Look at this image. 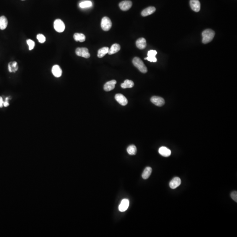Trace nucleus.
I'll return each mask as SVG.
<instances>
[{"instance_id":"f257e3e1","label":"nucleus","mask_w":237,"mask_h":237,"mask_svg":"<svg viewBox=\"0 0 237 237\" xmlns=\"http://www.w3.org/2000/svg\"><path fill=\"white\" fill-rule=\"evenodd\" d=\"M215 32L211 29H207L203 31L202 33V43L206 44L211 42L215 36Z\"/></svg>"},{"instance_id":"f03ea898","label":"nucleus","mask_w":237,"mask_h":237,"mask_svg":"<svg viewBox=\"0 0 237 237\" xmlns=\"http://www.w3.org/2000/svg\"><path fill=\"white\" fill-rule=\"evenodd\" d=\"M134 66L138 69V70L142 73L145 74L148 71L147 68L144 63L143 61L138 57L134 58L132 61Z\"/></svg>"},{"instance_id":"7ed1b4c3","label":"nucleus","mask_w":237,"mask_h":237,"mask_svg":"<svg viewBox=\"0 0 237 237\" xmlns=\"http://www.w3.org/2000/svg\"><path fill=\"white\" fill-rule=\"evenodd\" d=\"M102 29L105 31L109 30L112 27V23L111 20L108 17H104L102 19L101 23Z\"/></svg>"},{"instance_id":"20e7f679","label":"nucleus","mask_w":237,"mask_h":237,"mask_svg":"<svg viewBox=\"0 0 237 237\" xmlns=\"http://www.w3.org/2000/svg\"><path fill=\"white\" fill-rule=\"evenodd\" d=\"M76 54L79 56L82 57L86 59L89 58L90 54L89 50L86 48H77L76 50Z\"/></svg>"},{"instance_id":"39448f33","label":"nucleus","mask_w":237,"mask_h":237,"mask_svg":"<svg viewBox=\"0 0 237 237\" xmlns=\"http://www.w3.org/2000/svg\"><path fill=\"white\" fill-rule=\"evenodd\" d=\"M54 27L58 32L62 33L65 30V25L60 19H57L54 21Z\"/></svg>"},{"instance_id":"423d86ee","label":"nucleus","mask_w":237,"mask_h":237,"mask_svg":"<svg viewBox=\"0 0 237 237\" xmlns=\"http://www.w3.org/2000/svg\"><path fill=\"white\" fill-rule=\"evenodd\" d=\"M151 101L153 104L158 106H162L165 104V100L163 98L156 96L152 97Z\"/></svg>"},{"instance_id":"0eeeda50","label":"nucleus","mask_w":237,"mask_h":237,"mask_svg":"<svg viewBox=\"0 0 237 237\" xmlns=\"http://www.w3.org/2000/svg\"><path fill=\"white\" fill-rule=\"evenodd\" d=\"M132 5V3L130 1H124L119 4V7L121 10L126 11L131 9Z\"/></svg>"},{"instance_id":"6e6552de","label":"nucleus","mask_w":237,"mask_h":237,"mask_svg":"<svg viewBox=\"0 0 237 237\" xmlns=\"http://www.w3.org/2000/svg\"><path fill=\"white\" fill-rule=\"evenodd\" d=\"M116 100L119 103L123 106H125L128 103V100L126 98L121 94H116L115 97Z\"/></svg>"},{"instance_id":"1a4fd4ad","label":"nucleus","mask_w":237,"mask_h":237,"mask_svg":"<svg viewBox=\"0 0 237 237\" xmlns=\"http://www.w3.org/2000/svg\"><path fill=\"white\" fill-rule=\"evenodd\" d=\"M190 4L192 10L195 12H199L200 10L201 4L199 0H191Z\"/></svg>"},{"instance_id":"9d476101","label":"nucleus","mask_w":237,"mask_h":237,"mask_svg":"<svg viewBox=\"0 0 237 237\" xmlns=\"http://www.w3.org/2000/svg\"><path fill=\"white\" fill-rule=\"evenodd\" d=\"M51 72L53 76L59 78L62 75V71L59 65H55L52 67Z\"/></svg>"},{"instance_id":"9b49d317","label":"nucleus","mask_w":237,"mask_h":237,"mask_svg":"<svg viewBox=\"0 0 237 237\" xmlns=\"http://www.w3.org/2000/svg\"><path fill=\"white\" fill-rule=\"evenodd\" d=\"M181 179L178 177H175L171 181L169 184V185L171 189H174L179 187L181 185Z\"/></svg>"},{"instance_id":"f8f14e48","label":"nucleus","mask_w":237,"mask_h":237,"mask_svg":"<svg viewBox=\"0 0 237 237\" xmlns=\"http://www.w3.org/2000/svg\"><path fill=\"white\" fill-rule=\"evenodd\" d=\"M116 84V80H112L108 81L104 85V90L106 91H109L113 90L115 87V85Z\"/></svg>"},{"instance_id":"ddd939ff","label":"nucleus","mask_w":237,"mask_h":237,"mask_svg":"<svg viewBox=\"0 0 237 237\" xmlns=\"http://www.w3.org/2000/svg\"><path fill=\"white\" fill-rule=\"evenodd\" d=\"M129 206V201L127 199H124L119 206V210L120 212H125L127 210Z\"/></svg>"},{"instance_id":"4468645a","label":"nucleus","mask_w":237,"mask_h":237,"mask_svg":"<svg viewBox=\"0 0 237 237\" xmlns=\"http://www.w3.org/2000/svg\"><path fill=\"white\" fill-rule=\"evenodd\" d=\"M136 45L137 48L140 49H144L147 46L146 40L144 38H140L136 42Z\"/></svg>"},{"instance_id":"2eb2a0df","label":"nucleus","mask_w":237,"mask_h":237,"mask_svg":"<svg viewBox=\"0 0 237 237\" xmlns=\"http://www.w3.org/2000/svg\"><path fill=\"white\" fill-rule=\"evenodd\" d=\"M19 69L18 63L16 61L10 62L8 65V69L10 73H15Z\"/></svg>"},{"instance_id":"dca6fc26","label":"nucleus","mask_w":237,"mask_h":237,"mask_svg":"<svg viewBox=\"0 0 237 237\" xmlns=\"http://www.w3.org/2000/svg\"><path fill=\"white\" fill-rule=\"evenodd\" d=\"M155 10H156V9L154 7L150 6V7H148V8L144 9L142 11L141 14H142V16L145 17V16H148V15H151V14L154 13Z\"/></svg>"},{"instance_id":"f3484780","label":"nucleus","mask_w":237,"mask_h":237,"mask_svg":"<svg viewBox=\"0 0 237 237\" xmlns=\"http://www.w3.org/2000/svg\"><path fill=\"white\" fill-rule=\"evenodd\" d=\"M159 152L161 155L165 157H169L171 154V152L170 149L164 146L159 148Z\"/></svg>"},{"instance_id":"a211bd4d","label":"nucleus","mask_w":237,"mask_h":237,"mask_svg":"<svg viewBox=\"0 0 237 237\" xmlns=\"http://www.w3.org/2000/svg\"><path fill=\"white\" fill-rule=\"evenodd\" d=\"M120 50V45L118 44H114L112 45L108 50V54L109 55H113L119 52Z\"/></svg>"},{"instance_id":"6ab92c4d","label":"nucleus","mask_w":237,"mask_h":237,"mask_svg":"<svg viewBox=\"0 0 237 237\" xmlns=\"http://www.w3.org/2000/svg\"><path fill=\"white\" fill-rule=\"evenodd\" d=\"M8 24V21L6 17L4 16L0 17V30L5 29Z\"/></svg>"},{"instance_id":"aec40b11","label":"nucleus","mask_w":237,"mask_h":237,"mask_svg":"<svg viewBox=\"0 0 237 237\" xmlns=\"http://www.w3.org/2000/svg\"><path fill=\"white\" fill-rule=\"evenodd\" d=\"M134 86V83L133 81L132 80L126 79L125 80L124 83H122L121 85V87L122 88L126 89V88H130L133 87Z\"/></svg>"},{"instance_id":"412c9836","label":"nucleus","mask_w":237,"mask_h":237,"mask_svg":"<svg viewBox=\"0 0 237 237\" xmlns=\"http://www.w3.org/2000/svg\"><path fill=\"white\" fill-rule=\"evenodd\" d=\"M74 38L75 41L84 42L85 40L86 37L83 33H75L74 35Z\"/></svg>"},{"instance_id":"4be33fe9","label":"nucleus","mask_w":237,"mask_h":237,"mask_svg":"<svg viewBox=\"0 0 237 237\" xmlns=\"http://www.w3.org/2000/svg\"><path fill=\"white\" fill-rule=\"evenodd\" d=\"M108 50H109V48L108 47H103V48L100 49L98 52V57L99 58L103 57L104 56H105L106 54L108 53Z\"/></svg>"},{"instance_id":"5701e85b","label":"nucleus","mask_w":237,"mask_h":237,"mask_svg":"<svg viewBox=\"0 0 237 237\" xmlns=\"http://www.w3.org/2000/svg\"><path fill=\"white\" fill-rule=\"evenodd\" d=\"M152 172L151 167H147L145 168L142 174V177L144 179H147L149 178Z\"/></svg>"},{"instance_id":"b1692460","label":"nucleus","mask_w":237,"mask_h":237,"mask_svg":"<svg viewBox=\"0 0 237 237\" xmlns=\"http://www.w3.org/2000/svg\"><path fill=\"white\" fill-rule=\"evenodd\" d=\"M137 151L136 147L133 145H130L127 148V152L130 155H135Z\"/></svg>"},{"instance_id":"393cba45","label":"nucleus","mask_w":237,"mask_h":237,"mask_svg":"<svg viewBox=\"0 0 237 237\" xmlns=\"http://www.w3.org/2000/svg\"><path fill=\"white\" fill-rule=\"evenodd\" d=\"M92 5V3L90 1H85L82 2L80 3L79 4V7L82 9L85 8H89L91 7Z\"/></svg>"},{"instance_id":"a878e982","label":"nucleus","mask_w":237,"mask_h":237,"mask_svg":"<svg viewBox=\"0 0 237 237\" xmlns=\"http://www.w3.org/2000/svg\"><path fill=\"white\" fill-rule=\"evenodd\" d=\"M37 38L39 42L40 43H42H42H45V41H46V38H45V36L43 34H40V33L37 35Z\"/></svg>"},{"instance_id":"bb28decb","label":"nucleus","mask_w":237,"mask_h":237,"mask_svg":"<svg viewBox=\"0 0 237 237\" xmlns=\"http://www.w3.org/2000/svg\"><path fill=\"white\" fill-rule=\"evenodd\" d=\"M27 44L29 46V50H32L35 47V42L31 39H28L27 40Z\"/></svg>"},{"instance_id":"cd10ccee","label":"nucleus","mask_w":237,"mask_h":237,"mask_svg":"<svg viewBox=\"0 0 237 237\" xmlns=\"http://www.w3.org/2000/svg\"><path fill=\"white\" fill-rule=\"evenodd\" d=\"M157 51L155 50H150L148 52V57H154L157 55Z\"/></svg>"},{"instance_id":"c85d7f7f","label":"nucleus","mask_w":237,"mask_h":237,"mask_svg":"<svg viewBox=\"0 0 237 237\" xmlns=\"http://www.w3.org/2000/svg\"><path fill=\"white\" fill-rule=\"evenodd\" d=\"M230 197L236 202H237V191H234L231 193V194H230Z\"/></svg>"},{"instance_id":"c756f323","label":"nucleus","mask_w":237,"mask_h":237,"mask_svg":"<svg viewBox=\"0 0 237 237\" xmlns=\"http://www.w3.org/2000/svg\"><path fill=\"white\" fill-rule=\"evenodd\" d=\"M145 59L147 60L150 62H155L157 61V59L155 57H147V58Z\"/></svg>"},{"instance_id":"7c9ffc66","label":"nucleus","mask_w":237,"mask_h":237,"mask_svg":"<svg viewBox=\"0 0 237 237\" xmlns=\"http://www.w3.org/2000/svg\"><path fill=\"white\" fill-rule=\"evenodd\" d=\"M9 97L6 98V99H5V102H4L3 106L5 107H7L9 106V102H8V100H9Z\"/></svg>"},{"instance_id":"2f4dec72","label":"nucleus","mask_w":237,"mask_h":237,"mask_svg":"<svg viewBox=\"0 0 237 237\" xmlns=\"http://www.w3.org/2000/svg\"><path fill=\"white\" fill-rule=\"evenodd\" d=\"M3 99L0 96V108H2L4 104Z\"/></svg>"},{"instance_id":"473e14b6","label":"nucleus","mask_w":237,"mask_h":237,"mask_svg":"<svg viewBox=\"0 0 237 237\" xmlns=\"http://www.w3.org/2000/svg\"><path fill=\"white\" fill-rule=\"evenodd\" d=\"M22 1H24V0H22Z\"/></svg>"}]
</instances>
